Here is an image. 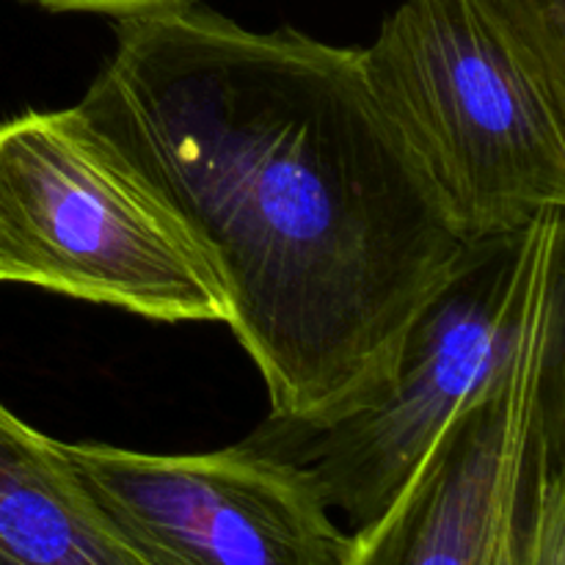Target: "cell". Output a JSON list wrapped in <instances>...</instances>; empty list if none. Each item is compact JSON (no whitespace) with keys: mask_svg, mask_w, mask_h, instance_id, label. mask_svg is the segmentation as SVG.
<instances>
[{"mask_svg":"<svg viewBox=\"0 0 565 565\" xmlns=\"http://www.w3.org/2000/svg\"><path fill=\"white\" fill-rule=\"evenodd\" d=\"M114 22L77 119L213 276L270 417L337 412L469 248L362 50L199 3Z\"/></svg>","mask_w":565,"mask_h":565,"instance_id":"cell-1","label":"cell"},{"mask_svg":"<svg viewBox=\"0 0 565 565\" xmlns=\"http://www.w3.org/2000/svg\"><path fill=\"white\" fill-rule=\"evenodd\" d=\"M563 210L516 235L469 243L373 384L315 423L268 417L246 441L307 469L353 530L370 524L445 425L511 379L539 326L563 303Z\"/></svg>","mask_w":565,"mask_h":565,"instance_id":"cell-2","label":"cell"},{"mask_svg":"<svg viewBox=\"0 0 565 565\" xmlns=\"http://www.w3.org/2000/svg\"><path fill=\"white\" fill-rule=\"evenodd\" d=\"M362 70L463 241L565 210V97L486 0H403Z\"/></svg>","mask_w":565,"mask_h":565,"instance_id":"cell-3","label":"cell"},{"mask_svg":"<svg viewBox=\"0 0 565 565\" xmlns=\"http://www.w3.org/2000/svg\"><path fill=\"white\" fill-rule=\"evenodd\" d=\"M563 303L511 379L469 401L353 530L342 565H565Z\"/></svg>","mask_w":565,"mask_h":565,"instance_id":"cell-4","label":"cell"},{"mask_svg":"<svg viewBox=\"0 0 565 565\" xmlns=\"http://www.w3.org/2000/svg\"><path fill=\"white\" fill-rule=\"evenodd\" d=\"M0 270L14 285L163 323L226 320L191 243L75 108L0 121Z\"/></svg>","mask_w":565,"mask_h":565,"instance_id":"cell-5","label":"cell"},{"mask_svg":"<svg viewBox=\"0 0 565 565\" xmlns=\"http://www.w3.org/2000/svg\"><path fill=\"white\" fill-rule=\"evenodd\" d=\"M94 505L147 565H342L351 533L312 475L252 441L215 452L58 441Z\"/></svg>","mask_w":565,"mask_h":565,"instance_id":"cell-6","label":"cell"},{"mask_svg":"<svg viewBox=\"0 0 565 565\" xmlns=\"http://www.w3.org/2000/svg\"><path fill=\"white\" fill-rule=\"evenodd\" d=\"M0 565H147L83 491L58 441L3 403Z\"/></svg>","mask_w":565,"mask_h":565,"instance_id":"cell-7","label":"cell"},{"mask_svg":"<svg viewBox=\"0 0 565 565\" xmlns=\"http://www.w3.org/2000/svg\"><path fill=\"white\" fill-rule=\"evenodd\" d=\"M552 88L565 97V0H486Z\"/></svg>","mask_w":565,"mask_h":565,"instance_id":"cell-8","label":"cell"},{"mask_svg":"<svg viewBox=\"0 0 565 565\" xmlns=\"http://www.w3.org/2000/svg\"><path fill=\"white\" fill-rule=\"evenodd\" d=\"M20 3L50 11V14H103L110 20H121V17L147 14V11L196 3V0H20Z\"/></svg>","mask_w":565,"mask_h":565,"instance_id":"cell-9","label":"cell"},{"mask_svg":"<svg viewBox=\"0 0 565 565\" xmlns=\"http://www.w3.org/2000/svg\"><path fill=\"white\" fill-rule=\"evenodd\" d=\"M0 281H6V276H3V270H0Z\"/></svg>","mask_w":565,"mask_h":565,"instance_id":"cell-10","label":"cell"}]
</instances>
